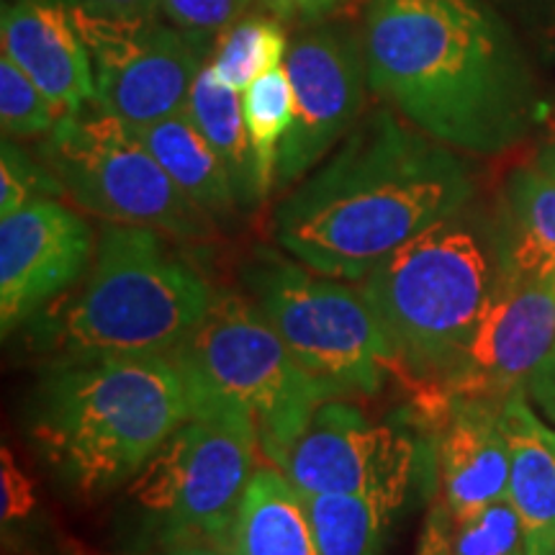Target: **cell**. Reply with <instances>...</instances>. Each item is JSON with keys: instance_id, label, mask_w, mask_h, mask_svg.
I'll return each mask as SVG.
<instances>
[{"instance_id": "31", "label": "cell", "mask_w": 555, "mask_h": 555, "mask_svg": "<svg viewBox=\"0 0 555 555\" xmlns=\"http://www.w3.org/2000/svg\"><path fill=\"white\" fill-rule=\"evenodd\" d=\"M414 555H453V517H450L446 502H437L427 512Z\"/></svg>"}, {"instance_id": "7", "label": "cell", "mask_w": 555, "mask_h": 555, "mask_svg": "<svg viewBox=\"0 0 555 555\" xmlns=\"http://www.w3.org/2000/svg\"><path fill=\"white\" fill-rule=\"evenodd\" d=\"M242 283L311 376L339 393L384 388L397 356L363 291L273 249H258Z\"/></svg>"}, {"instance_id": "34", "label": "cell", "mask_w": 555, "mask_h": 555, "mask_svg": "<svg viewBox=\"0 0 555 555\" xmlns=\"http://www.w3.org/2000/svg\"><path fill=\"white\" fill-rule=\"evenodd\" d=\"M343 0H273L275 9L283 13H291V16H307V18H319L324 13L335 11Z\"/></svg>"}, {"instance_id": "11", "label": "cell", "mask_w": 555, "mask_h": 555, "mask_svg": "<svg viewBox=\"0 0 555 555\" xmlns=\"http://www.w3.org/2000/svg\"><path fill=\"white\" fill-rule=\"evenodd\" d=\"M422 457L404 425L376 422L350 401L327 399L311 414L281 470L304 499L365 496L399 512L420 481Z\"/></svg>"}, {"instance_id": "13", "label": "cell", "mask_w": 555, "mask_h": 555, "mask_svg": "<svg viewBox=\"0 0 555 555\" xmlns=\"http://www.w3.org/2000/svg\"><path fill=\"white\" fill-rule=\"evenodd\" d=\"M286 73L294 88V121L278 155L275 189L304 180L356 127L365 106V52L330 29L291 47Z\"/></svg>"}, {"instance_id": "25", "label": "cell", "mask_w": 555, "mask_h": 555, "mask_svg": "<svg viewBox=\"0 0 555 555\" xmlns=\"http://www.w3.org/2000/svg\"><path fill=\"white\" fill-rule=\"evenodd\" d=\"M62 114L47 99L44 90L34 82L11 57L0 60V124L3 134L13 139H31L50 134Z\"/></svg>"}, {"instance_id": "20", "label": "cell", "mask_w": 555, "mask_h": 555, "mask_svg": "<svg viewBox=\"0 0 555 555\" xmlns=\"http://www.w3.org/2000/svg\"><path fill=\"white\" fill-rule=\"evenodd\" d=\"M496 234L504 266L555 273V180L538 168L517 170Z\"/></svg>"}, {"instance_id": "16", "label": "cell", "mask_w": 555, "mask_h": 555, "mask_svg": "<svg viewBox=\"0 0 555 555\" xmlns=\"http://www.w3.org/2000/svg\"><path fill=\"white\" fill-rule=\"evenodd\" d=\"M494 399L450 401L442 416L440 466L442 502L453 522H466L509 494V446Z\"/></svg>"}, {"instance_id": "17", "label": "cell", "mask_w": 555, "mask_h": 555, "mask_svg": "<svg viewBox=\"0 0 555 555\" xmlns=\"http://www.w3.org/2000/svg\"><path fill=\"white\" fill-rule=\"evenodd\" d=\"M509 446V504L522 522L527 553L555 555V429L525 401V391L502 404Z\"/></svg>"}, {"instance_id": "1", "label": "cell", "mask_w": 555, "mask_h": 555, "mask_svg": "<svg viewBox=\"0 0 555 555\" xmlns=\"http://www.w3.org/2000/svg\"><path fill=\"white\" fill-rule=\"evenodd\" d=\"M466 165L391 106L352 127L275 208L286 255L360 283L399 247L470 201Z\"/></svg>"}, {"instance_id": "32", "label": "cell", "mask_w": 555, "mask_h": 555, "mask_svg": "<svg viewBox=\"0 0 555 555\" xmlns=\"http://www.w3.org/2000/svg\"><path fill=\"white\" fill-rule=\"evenodd\" d=\"M525 393L535 401L540 412H543L555 425V345L545 356L543 363L535 367V373H532L530 380H527Z\"/></svg>"}, {"instance_id": "28", "label": "cell", "mask_w": 555, "mask_h": 555, "mask_svg": "<svg viewBox=\"0 0 555 555\" xmlns=\"http://www.w3.org/2000/svg\"><path fill=\"white\" fill-rule=\"evenodd\" d=\"M249 0H159V11L185 37H217L247 11Z\"/></svg>"}, {"instance_id": "26", "label": "cell", "mask_w": 555, "mask_h": 555, "mask_svg": "<svg viewBox=\"0 0 555 555\" xmlns=\"http://www.w3.org/2000/svg\"><path fill=\"white\" fill-rule=\"evenodd\" d=\"M453 555H530L509 499L486 506L466 522H453Z\"/></svg>"}, {"instance_id": "23", "label": "cell", "mask_w": 555, "mask_h": 555, "mask_svg": "<svg viewBox=\"0 0 555 555\" xmlns=\"http://www.w3.org/2000/svg\"><path fill=\"white\" fill-rule=\"evenodd\" d=\"M245 121L255 157L260 201L275 189L278 155L294 121V88H291L286 65L268 69L245 90Z\"/></svg>"}, {"instance_id": "3", "label": "cell", "mask_w": 555, "mask_h": 555, "mask_svg": "<svg viewBox=\"0 0 555 555\" xmlns=\"http://www.w3.org/2000/svg\"><path fill=\"white\" fill-rule=\"evenodd\" d=\"M193 412L170 356L57 363L34 391L31 435L86 496L129 483Z\"/></svg>"}, {"instance_id": "12", "label": "cell", "mask_w": 555, "mask_h": 555, "mask_svg": "<svg viewBox=\"0 0 555 555\" xmlns=\"http://www.w3.org/2000/svg\"><path fill=\"white\" fill-rule=\"evenodd\" d=\"M555 345V273L504 266L481 322L440 380L435 406L446 416L450 401H504L525 391L535 367Z\"/></svg>"}, {"instance_id": "5", "label": "cell", "mask_w": 555, "mask_h": 555, "mask_svg": "<svg viewBox=\"0 0 555 555\" xmlns=\"http://www.w3.org/2000/svg\"><path fill=\"white\" fill-rule=\"evenodd\" d=\"M499 270L496 229L483 232L457 211L416 234L360 281L397 363L427 386L433 401L474 337Z\"/></svg>"}, {"instance_id": "10", "label": "cell", "mask_w": 555, "mask_h": 555, "mask_svg": "<svg viewBox=\"0 0 555 555\" xmlns=\"http://www.w3.org/2000/svg\"><path fill=\"white\" fill-rule=\"evenodd\" d=\"M95 75V103L131 129L189 103L201 65L196 41L155 16H114L69 0Z\"/></svg>"}, {"instance_id": "33", "label": "cell", "mask_w": 555, "mask_h": 555, "mask_svg": "<svg viewBox=\"0 0 555 555\" xmlns=\"http://www.w3.org/2000/svg\"><path fill=\"white\" fill-rule=\"evenodd\" d=\"M88 9L114 16H157L159 0H80Z\"/></svg>"}, {"instance_id": "9", "label": "cell", "mask_w": 555, "mask_h": 555, "mask_svg": "<svg viewBox=\"0 0 555 555\" xmlns=\"http://www.w3.org/2000/svg\"><path fill=\"white\" fill-rule=\"evenodd\" d=\"M41 163L80 208L111 224L155 229L178 240L214 232V217L165 172L137 129L99 103L65 114L44 142Z\"/></svg>"}, {"instance_id": "35", "label": "cell", "mask_w": 555, "mask_h": 555, "mask_svg": "<svg viewBox=\"0 0 555 555\" xmlns=\"http://www.w3.org/2000/svg\"><path fill=\"white\" fill-rule=\"evenodd\" d=\"M535 168H538L540 172H545L547 178L555 180V137L551 139V142L545 144L543 150H540V155H538V159H535Z\"/></svg>"}, {"instance_id": "8", "label": "cell", "mask_w": 555, "mask_h": 555, "mask_svg": "<svg viewBox=\"0 0 555 555\" xmlns=\"http://www.w3.org/2000/svg\"><path fill=\"white\" fill-rule=\"evenodd\" d=\"M193 412L129 481L150 538L198 532L229 545L255 455L258 429L240 406L191 393Z\"/></svg>"}, {"instance_id": "19", "label": "cell", "mask_w": 555, "mask_h": 555, "mask_svg": "<svg viewBox=\"0 0 555 555\" xmlns=\"http://www.w3.org/2000/svg\"><path fill=\"white\" fill-rule=\"evenodd\" d=\"M137 134L193 204L214 219L232 217L237 211L240 198L224 159L201 134L185 108L168 119L137 129Z\"/></svg>"}, {"instance_id": "4", "label": "cell", "mask_w": 555, "mask_h": 555, "mask_svg": "<svg viewBox=\"0 0 555 555\" xmlns=\"http://www.w3.org/2000/svg\"><path fill=\"white\" fill-rule=\"evenodd\" d=\"M217 291L155 229L103 227L78 296L60 311V363L172 356L201 327Z\"/></svg>"}, {"instance_id": "2", "label": "cell", "mask_w": 555, "mask_h": 555, "mask_svg": "<svg viewBox=\"0 0 555 555\" xmlns=\"http://www.w3.org/2000/svg\"><path fill=\"white\" fill-rule=\"evenodd\" d=\"M363 52L373 93L450 150L496 155L538 119L527 62L481 0H376Z\"/></svg>"}, {"instance_id": "18", "label": "cell", "mask_w": 555, "mask_h": 555, "mask_svg": "<svg viewBox=\"0 0 555 555\" xmlns=\"http://www.w3.org/2000/svg\"><path fill=\"white\" fill-rule=\"evenodd\" d=\"M229 547L234 555H322L307 502L273 463L249 476Z\"/></svg>"}, {"instance_id": "24", "label": "cell", "mask_w": 555, "mask_h": 555, "mask_svg": "<svg viewBox=\"0 0 555 555\" xmlns=\"http://www.w3.org/2000/svg\"><path fill=\"white\" fill-rule=\"evenodd\" d=\"M286 65V34L278 18L247 16L219 34L211 67L232 90L253 86L268 69Z\"/></svg>"}, {"instance_id": "21", "label": "cell", "mask_w": 555, "mask_h": 555, "mask_svg": "<svg viewBox=\"0 0 555 555\" xmlns=\"http://www.w3.org/2000/svg\"><path fill=\"white\" fill-rule=\"evenodd\" d=\"M185 114L208 139V144L217 150V155L224 159L240 206L258 204L260 193L258 178H255V157L240 90L224 86L214 73V67L204 65L193 80Z\"/></svg>"}, {"instance_id": "27", "label": "cell", "mask_w": 555, "mask_h": 555, "mask_svg": "<svg viewBox=\"0 0 555 555\" xmlns=\"http://www.w3.org/2000/svg\"><path fill=\"white\" fill-rule=\"evenodd\" d=\"M62 185L54 172L44 163L21 152L16 144L3 139V157H0V217L16 214L18 208L37 198L60 196Z\"/></svg>"}, {"instance_id": "30", "label": "cell", "mask_w": 555, "mask_h": 555, "mask_svg": "<svg viewBox=\"0 0 555 555\" xmlns=\"http://www.w3.org/2000/svg\"><path fill=\"white\" fill-rule=\"evenodd\" d=\"M34 496L31 486L26 483V476L21 474L16 461L9 450H3V522L9 525L11 519H24L31 512Z\"/></svg>"}, {"instance_id": "22", "label": "cell", "mask_w": 555, "mask_h": 555, "mask_svg": "<svg viewBox=\"0 0 555 555\" xmlns=\"http://www.w3.org/2000/svg\"><path fill=\"white\" fill-rule=\"evenodd\" d=\"M322 555H380L397 512L365 496H307Z\"/></svg>"}, {"instance_id": "29", "label": "cell", "mask_w": 555, "mask_h": 555, "mask_svg": "<svg viewBox=\"0 0 555 555\" xmlns=\"http://www.w3.org/2000/svg\"><path fill=\"white\" fill-rule=\"evenodd\" d=\"M144 555H234L232 547L198 532H172L147 540Z\"/></svg>"}, {"instance_id": "14", "label": "cell", "mask_w": 555, "mask_h": 555, "mask_svg": "<svg viewBox=\"0 0 555 555\" xmlns=\"http://www.w3.org/2000/svg\"><path fill=\"white\" fill-rule=\"evenodd\" d=\"M93 237L80 214L37 198L0 217V327L11 335L86 273Z\"/></svg>"}, {"instance_id": "6", "label": "cell", "mask_w": 555, "mask_h": 555, "mask_svg": "<svg viewBox=\"0 0 555 555\" xmlns=\"http://www.w3.org/2000/svg\"><path fill=\"white\" fill-rule=\"evenodd\" d=\"M189 391L240 406L255 422L260 453L281 468L311 414L343 393L291 356L258 304L221 291L201 327L170 356Z\"/></svg>"}, {"instance_id": "15", "label": "cell", "mask_w": 555, "mask_h": 555, "mask_svg": "<svg viewBox=\"0 0 555 555\" xmlns=\"http://www.w3.org/2000/svg\"><path fill=\"white\" fill-rule=\"evenodd\" d=\"M3 54L24 69L62 116L95 101V75L69 0H13L3 9Z\"/></svg>"}]
</instances>
